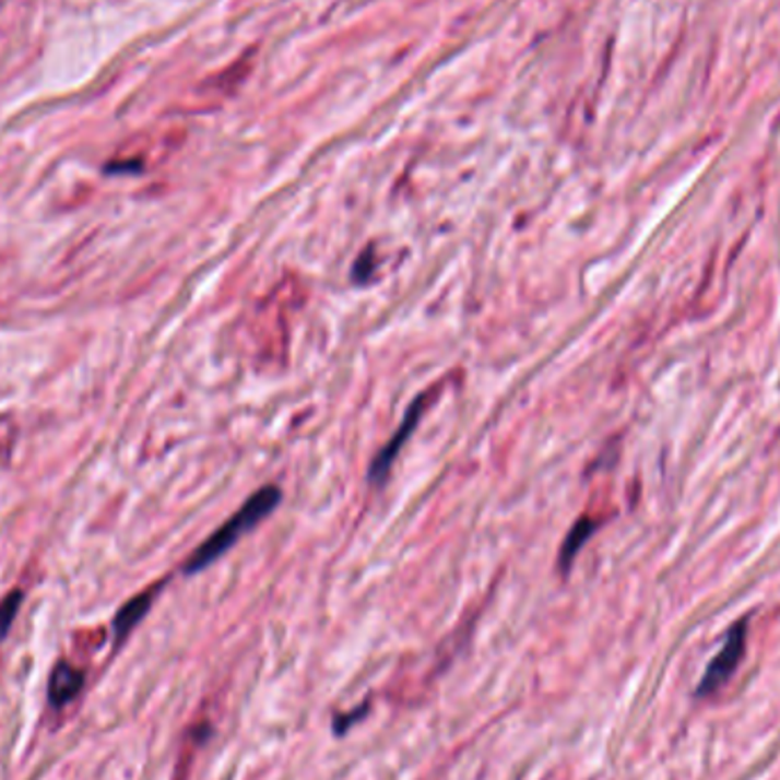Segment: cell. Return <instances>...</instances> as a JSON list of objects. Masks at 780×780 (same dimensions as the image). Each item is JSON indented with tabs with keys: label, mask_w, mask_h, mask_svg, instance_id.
<instances>
[{
	"label": "cell",
	"mask_w": 780,
	"mask_h": 780,
	"mask_svg": "<svg viewBox=\"0 0 780 780\" xmlns=\"http://www.w3.org/2000/svg\"><path fill=\"white\" fill-rule=\"evenodd\" d=\"M746 630H748V621L742 618L731 628V633L725 635V641H723L721 650L717 653V658L708 664L704 678H700V683H698L696 694L700 698L717 694L728 681H731V675L735 673V669L740 666V662L744 658Z\"/></svg>",
	"instance_id": "7a4b0ae2"
},
{
	"label": "cell",
	"mask_w": 780,
	"mask_h": 780,
	"mask_svg": "<svg viewBox=\"0 0 780 780\" xmlns=\"http://www.w3.org/2000/svg\"><path fill=\"white\" fill-rule=\"evenodd\" d=\"M21 605H23V591L21 589H12L3 598V601H0V641H3L10 635Z\"/></svg>",
	"instance_id": "52a82bcc"
},
{
	"label": "cell",
	"mask_w": 780,
	"mask_h": 780,
	"mask_svg": "<svg viewBox=\"0 0 780 780\" xmlns=\"http://www.w3.org/2000/svg\"><path fill=\"white\" fill-rule=\"evenodd\" d=\"M279 503H281V491L276 486H263L260 491H256L253 496L236 513H233L220 530H215L190 555V559L184 566L186 574L194 576V574H199V570L215 564L222 555H226L233 545L238 543V539L243 534H247L249 530H253L260 523V520L268 518L279 507Z\"/></svg>",
	"instance_id": "6da1fadb"
},
{
	"label": "cell",
	"mask_w": 780,
	"mask_h": 780,
	"mask_svg": "<svg viewBox=\"0 0 780 780\" xmlns=\"http://www.w3.org/2000/svg\"><path fill=\"white\" fill-rule=\"evenodd\" d=\"M155 595H158V587H151V589L133 595L128 603H123L119 607V612L113 618L115 648H119L130 637V633H133L140 626L142 618L149 614V610H151V605L155 601Z\"/></svg>",
	"instance_id": "5b68a950"
},
{
	"label": "cell",
	"mask_w": 780,
	"mask_h": 780,
	"mask_svg": "<svg viewBox=\"0 0 780 780\" xmlns=\"http://www.w3.org/2000/svg\"><path fill=\"white\" fill-rule=\"evenodd\" d=\"M595 528H598V520L584 516L574 525V530L568 532V536L562 543V551H559V570H562V574H568L570 566H574L576 557H578V553L582 551V545L591 539Z\"/></svg>",
	"instance_id": "8992f818"
},
{
	"label": "cell",
	"mask_w": 780,
	"mask_h": 780,
	"mask_svg": "<svg viewBox=\"0 0 780 780\" xmlns=\"http://www.w3.org/2000/svg\"><path fill=\"white\" fill-rule=\"evenodd\" d=\"M370 256H373V249H368L366 253H363V256L358 258V265H356V270H354V276H356L358 281L370 276Z\"/></svg>",
	"instance_id": "ba28073f"
},
{
	"label": "cell",
	"mask_w": 780,
	"mask_h": 780,
	"mask_svg": "<svg viewBox=\"0 0 780 780\" xmlns=\"http://www.w3.org/2000/svg\"><path fill=\"white\" fill-rule=\"evenodd\" d=\"M425 400H427V395H421L418 400H413V404L409 406V411H406V415L402 418L400 427L395 429L393 438H390L388 444L379 450V454L373 459L370 473H368L370 484L381 486V484L386 482V477L390 475V468H393L395 459L400 457L402 448L409 444L411 434L415 432V427H418V423H421V418H423V413H425Z\"/></svg>",
	"instance_id": "3957f363"
},
{
	"label": "cell",
	"mask_w": 780,
	"mask_h": 780,
	"mask_svg": "<svg viewBox=\"0 0 780 780\" xmlns=\"http://www.w3.org/2000/svg\"><path fill=\"white\" fill-rule=\"evenodd\" d=\"M85 671L73 666L67 660H60L54 669H50L48 675V685H46V696H48V706L54 710H62L64 706H69L71 700L83 692L85 687Z\"/></svg>",
	"instance_id": "277c9868"
}]
</instances>
